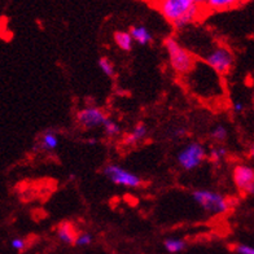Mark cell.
I'll list each match as a JSON object with an SVG mask.
<instances>
[{"label": "cell", "mask_w": 254, "mask_h": 254, "mask_svg": "<svg viewBox=\"0 0 254 254\" xmlns=\"http://www.w3.org/2000/svg\"><path fill=\"white\" fill-rule=\"evenodd\" d=\"M165 48L169 54L171 67L178 74H188L193 70L194 60L193 55L190 51L182 47L181 43L174 37H169L164 42Z\"/></svg>", "instance_id": "6da1fadb"}, {"label": "cell", "mask_w": 254, "mask_h": 254, "mask_svg": "<svg viewBox=\"0 0 254 254\" xmlns=\"http://www.w3.org/2000/svg\"><path fill=\"white\" fill-rule=\"evenodd\" d=\"M192 198L202 210L209 214H224L231 209L230 198L214 190H196L192 192Z\"/></svg>", "instance_id": "7a4b0ae2"}, {"label": "cell", "mask_w": 254, "mask_h": 254, "mask_svg": "<svg viewBox=\"0 0 254 254\" xmlns=\"http://www.w3.org/2000/svg\"><path fill=\"white\" fill-rule=\"evenodd\" d=\"M206 157V149L204 145L198 141H190L179 152L177 161L183 170L192 171L200 167Z\"/></svg>", "instance_id": "3957f363"}, {"label": "cell", "mask_w": 254, "mask_h": 254, "mask_svg": "<svg viewBox=\"0 0 254 254\" xmlns=\"http://www.w3.org/2000/svg\"><path fill=\"white\" fill-rule=\"evenodd\" d=\"M205 63L218 75H226L232 70L235 65V55L226 46H217L211 50L205 59Z\"/></svg>", "instance_id": "277c9868"}, {"label": "cell", "mask_w": 254, "mask_h": 254, "mask_svg": "<svg viewBox=\"0 0 254 254\" xmlns=\"http://www.w3.org/2000/svg\"><path fill=\"white\" fill-rule=\"evenodd\" d=\"M104 175L116 186L127 188H137L144 183L140 177L131 173L125 167L116 164H109L103 169Z\"/></svg>", "instance_id": "5b68a950"}, {"label": "cell", "mask_w": 254, "mask_h": 254, "mask_svg": "<svg viewBox=\"0 0 254 254\" xmlns=\"http://www.w3.org/2000/svg\"><path fill=\"white\" fill-rule=\"evenodd\" d=\"M194 3V0H164L158 1L156 8L165 17V20L173 24L187 13Z\"/></svg>", "instance_id": "8992f818"}, {"label": "cell", "mask_w": 254, "mask_h": 254, "mask_svg": "<svg viewBox=\"0 0 254 254\" xmlns=\"http://www.w3.org/2000/svg\"><path fill=\"white\" fill-rule=\"evenodd\" d=\"M108 120L107 113L97 107L84 108L75 116V121L83 130H92L95 127L103 126L104 122Z\"/></svg>", "instance_id": "52a82bcc"}, {"label": "cell", "mask_w": 254, "mask_h": 254, "mask_svg": "<svg viewBox=\"0 0 254 254\" xmlns=\"http://www.w3.org/2000/svg\"><path fill=\"white\" fill-rule=\"evenodd\" d=\"M234 183L243 194H254V170L248 165H238L234 169Z\"/></svg>", "instance_id": "ba28073f"}, {"label": "cell", "mask_w": 254, "mask_h": 254, "mask_svg": "<svg viewBox=\"0 0 254 254\" xmlns=\"http://www.w3.org/2000/svg\"><path fill=\"white\" fill-rule=\"evenodd\" d=\"M56 234L59 240H60L61 243H64L65 245H74V241H75V238H77L75 226L69 221L61 222V223L57 226Z\"/></svg>", "instance_id": "9c48e42d"}, {"label": "cell", "mask_w": 254, "mask_h": 254, "mask_svg": "<svg viewBox=\"0 0 254 254\" xmlns=\"http://www.w3.org/2000/svg\"><path fill=\"white\" fill-rule=\"evenodd\" d=\"M201 8H202L201 3L196 1V3L192 5V8L188 10L187 13L184 14L183 17H181L179 20H177L175 22L171 24L173 25V27H174L175 30H182V29H184V27H187L188 25L193 24L194 21H197L198 17H200Z\"/></svg>", "instance_id": "30bf717a"}, {"label": "cell", "mask_w": 254, "mask_h": 254, "mask_svg": "<svg viewBox=\"0 0 254 254\" xmlns=\"http://www.w3.org/2000/svg\"><path fill=\"white\" fill-rule=\"evenodd\" d=\"M38 147L39 149L44 152H52L59 147V136H57L56 131L47 130L44 131L42 136L39 137L38 141Z\"/></svg>", "instance_id": "8fae6325"}, {"label": "cell", "mask_w": 254, "mask_h": 254, "mask_svg": "<svg viewBox=\"0 0 254 254\" xmlns=\"http://www.w3.org/2000/svg\"><path fill=\"white\" fill-rule=\"evenodd\" d=\"M128 34L131 35L132 40L140 46H147L153 42V35L145 26H131Z\"/></svg>", "instance_id": "7c38bea8"}, {"label": "cell", "mask_w": 254, "mask_h": 254, "mask_svg": "<svg viewBox=\"0 0 254 254\" xmlns=\"http://www.w3.org/2000/svg\"><path fill=\"white\" fill-rule=\"evenodd\" d=\"M147 134H148L147 125L143 124V122H140V124H137L136 126H135V128L132 130V132H130V134L125 137L124 143L126 144V145H136L139 141H141L143 139H145Z\"/></svg>", "instance_id": "4fadbf2b"}, {"label": "cell", "mask_w": 254, "mask_h": 254, "mask_svg": "<svg viewBox=\"0 0 254 254\" xmlns=\"http://www.w3.org/2000/svg\"><path fill=\"white\" fill-rule=\"evenodd\" d=\"M240 4L241 3L238 0H209L205 3V5L214 12H224V10L238 8Z\"/></svg>", "instance_id": "5bb4252c"}, {"label": "cell", "mask_w": 254, "mask_h": 254, "mask_svg": "<svg viewBox=\"0 0 254 254\" xmlns=\"http://www.w3.org/2000/svg\"><path fill=\"white\" fill-rule=\"evenodd\" d=\"M114 42L125 52H130L134 47V40L128 34V31H116L114 33Z\"/></svg>", "instance_id": "9a60e30c"}, {"label": "cell", "mask_w": 254, "mask_h": 254, "mask_svg": "<svg viewBox=\"0 0 254 254\" xmlns=\"http://www.w3.org/2000/svg\"><path fill=\"white\" fill-rule=\"evenodd\" d=\"M186 245H187V243H186L183 239L169 238L164 241L165 249L171 254H177L183 252L184 249H186Z\"/></svg>", "instance_id": "2e32d148"}, {"label": "cell", "mask_w": 254, "mask_h": 254, "mask_svg": "<svg viewBox=\"0 0 254 254\" xmlns=\"http://www.w3.org/2000/svg\"><path fill=\"white\" fill-rule=\"evenodd\" d=\"M228 154V151L222 145H218V147H213L209 152V161L213 162V164L218 165L223 158H226V156Z\"/></svg>", "instance_id": "e0dca14e"}, {"label": "cell", "mask_w": 254, "mask_h": 254, "mask_svg": "<svg viewBox=\"0 0 254 254\" xmlns=\"http://www.w3.org/2000/svg\"><path fill=\"white\" fill-rule=\"evenodd\" d=\"M97 65L100 67V70L103 71L107 77L114 78L116 77V69H114V65L108 57H100L99 61H97Z\"/></svg>", "instance_id": "ac0fdd59"}, {"label": "cell", "mask_w": 254, "mask_h": 254, "mask_svg": "<svg viewBox=\"0 0 254 254\" xmlns=\"http://www.w3.org/2000/svg\"><path fill=\"white\" fill-rule=\"evenodd\" d=\"M210 136L213 140L218 141V143H223V141L227 140L228 131L223 125H217V126L210 131Z\"/></svg>", "instance_id": "d6986e66"}, {"label": "cell", "mask_w": 254, "mask_h": 254, "mask_svg": "<svg viewBox=\"0 0 254 254\" xmlns=\"http://www.w3.org/2000/svg\"><path fill=\"white\" fill-rule=\"evenodd\" d=\"M103 126H104V132L107 134L108 137H113L121 132L120 125L116 124V122L112 121L111 118H108V120L104 122Z\"/></svg>", "instance_id": "ffe728a7"}, {"label": "cell", "mask_w": 254, "mask_h": 254, "mask_svg": "<svg viewBox=\"0 0 254 254\" xmlns=\"http://www.w3.org/2000/svg\"><path fill=\"white\" fill-rule=\"evenodd\" d=\"M94 241V236L88 232H82V234H77V238L74 241V245L77 247H88V245L92 244Z\"/></svg>", "instance_id": "44dd1931"}, {"label": "cell", "mask_w": 254, "mask_h": 254, "mask_svg": "<svg viewBox=\"0 0 254 254\" xmlns=\"http://www.w3.org/2000/svg\"><path fill=\"white\" fill-rule=\"evenodd\" d=\"M232 251L236 254H254V248L247 244H236L232 247Z\"/></svg>", "instance_id": "7402d4cb"}, {"label": "cell", "mask_w": 254, "mask_h": 254, "mask_svg": "<svg viewBox=\"0 0 254 254\" xmlns=\"http://www.w3.org/2000/svg\"><path fill=\"white\" fill-rule=\"evenodd\" d=\"M26 240L22 238H14L13 240L10 241V247L13 248L14 251L17 252H24L26 249Z\"/></svg>", "instance_id": "603a6c76"}, {"label": "cell", "mask_w": 254, "mask_h": 254, "mask_svg": "<svg viewBox=\"0 0 254 254\" xmlns=\"http://www.w3.org/2000/svg\"><path fill=\"white\" fill-rule=\"evenodd\" d=\"M245 105L241 101H235L234 105H232V109H234V112H236V113H241V112L244 111Z\"/></svg>", "instance_id": "cb8c5ba5"}, {"label": "cell", "mask_w": 254, "mask_h": 254, "mask_svg": "<svg viewBox=\"0 0 254 254\" xmlns=\"http://www.w3.org/2000/svg\"><path fill=\"white\" fill-rule=\"evenodd\" d=\"M187 130H186V128H183V127H182V128H178L177 131H175V135H177V136H181V137H183V136H187Z\"/></svg>", "instance_id": "d4e9b609"}, {"label": "cell", "mask_w": 254, "mask_h": 254, "mask_svg": "<svg viewBox=\"0 0 254 254\" xmlns=\"http://www.w3.org/2000/svg\"><path fill=\"white\" fill-rule=\"evenodd\" d=\"M97 143V140H95V139H90V140H88V144H96Z\"/></svg>", "instance_id": "484cf974"}]
</instances>
